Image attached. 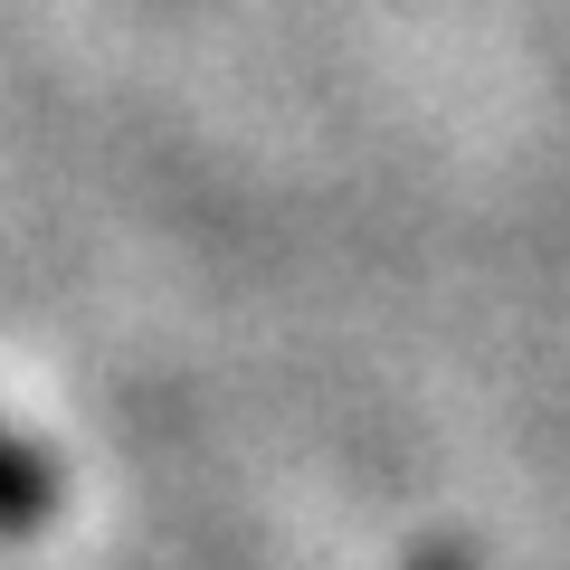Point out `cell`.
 Instances as JSON below:
<instances>
[{
  "label": "cell",
  "instance_id": "obj_1",
  "mask_svg": "<svg viewBox=\"0 0 570 570\" xmlns=\"http://www.w3.org/2000/svg\"><path fill=\"white\" fill-rule=\"evenodd\" d=\"M58 504H67L58 456L0 419V542H29V532H48V523H58Z\"/></svg>",
  "mask_w": 570,
  "mask_h": 570
},
{
  "label": "cell",
  "instance_id": "obj_2",
  "mask_svg": "<svg viewBox=\"0 0 570 570\" xmlns=\"http://www.w3.org/2000/svg\"><path fill=\"white\" fill-rule=\"evenodd\" d=\"M409 570H485V561H475V542H428Z\"/></svg>",
  "mask_w": 570,
  "mask_h": 570
}]
</instances>
